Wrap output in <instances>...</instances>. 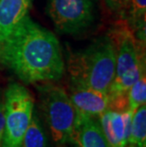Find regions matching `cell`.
I'll return each instance as SVG.
<instances>
[{"instance_id":"1","label":"cell","mask_w":146,"mask_h":147,"mask_svg":"<svg viewBox=\"0 0 146 147\" xmlns=\"http://www.w3.org/2000/svg\"><path fill=\"white\" fill-rule=\"evenodd\" d=\"M0 64L26 84L58 81L65 71L56 36L29 15L0 40Z\"/></svg>"},{"instance_id":"2","label":"cell","mask_w":146,"mask_h":147,"mask_svg":"<svg viewBox=\"0 0 146 147\" xmlns=\"http://www.w3.org/2000/svg\"><path fill=\"white\" fill-rule=\"evenodd\" d=\"M67 70L72 84L107 93L116 72V51L110 37L71 55Z\"/></svg>"},{"instance_id":"3","label":"cell","mask_w":146,"mask_h":147,"mask_svg":"<svg viewBox=\"0 0 146 147\" xmlns=\"http://www.w3.org/2000/svg\"><path fill=\"white\" fill-rule=\"evenodd\" d=\"M41 107L52 140L58 144L69 142L77 120V110L62 86L46 83L38 86Z\"/></svg>"},{"instance_id":"4","label":"cell","mask_w":146,"mask_h":147,"mask_svg":"<svg viewBox=\"0 0 146 147\" xmlns=\"http://www.w3.org/2000/svg\"><path fill=\"white\" fill-rule=\"evenodd\" d=\"M34 100L22 84L12 83L5 92V126L1 147H20L33 116Z\"/></svg>"},{"instance_id":"5","label":"cell","mask_w":146,"mask_h":147,"mask_svg":"<svg viewBox=\"0 0 146 147\" xmlns=\"http://www.w3.org/2000/svg\"><path fill=\"white\" fill-rule=\"evenodd\" d=\"M48 11L58 30L76 33L94 19L93 0H48Z\"/></svg>"},{"instance_id":"6","label":"cell","mask_w":146,"mask_h":147,"mask_svg":"<svg viewBox=\"0 0 146 147\" xmlns=\"http://www.w3.org/2000/svg\"><path fill=\"white\" fill-rule=\"evenodd\" d=\"M116 51V72L119 77L127 71L144 64L142 53L132 30L127 24H119L110 34Z\"/></svg>"},{"instance_id":"7","label":"cell","mask_w":146,"mask_h":147,"mask_svg":"<svg viewBox=\"0 0 146 147\" xmlns=\"http://www.w3.org/2000/svg\"><path fill=\"white\" fill-rule=\"evenodd\" d=\"M133 113L130 109L122 112L107 109L99 116L102 132L110 147H126L131 131Z\"/></svg>"},{"instance_id":"8","label":"cell","mask_w":146,"mask_h":147,"mask_svg":"<svg viewBox=\"0 0 146 147\" xmlns=\"http://www.w3.org/2000/svg\"><path fill=\"white\" fill-rule=\"evenodd\" d=\"M69 98L77 113L97 118L108 109L109 97L105 92L72 84Z\"/></svg>"},{"instance_id":"9","label":"cell","mask_w":146,"mask_h":147,"mask_svg":"<svg viewBox=\"0 0 146 147\" xmlns=\"http://www.w3.org/2000/svg\"><path fill=\"white\" fill-rule=\"evenodd\" d=\"M69 142L76 147H110L100 121L96 118L77 113V120Z\"/></svg>"},{"instance_id":"10","label":"cell","mask_w":146,"mask_h":147,"mask_svg":"<svg viewBox=\"0 0 146 147\" xmlns=\"http://www.w3.org/2000/svg\"><path fill=\"white\" fill-rule=\"evenodd\" d=\"M32 0H0V40L28 15Z\"/></svg>"},{"instance_id":"11","label":"cell","mask_w":146,"mask_h":147,"mask_svg":"<svg viewBox=\"0 0 146 147\" xmlns=\"http://www.w3.org/2000/svg\"><path fill=\"white\" fill-rule=\"evenodd\" d=\"M126 147H146V106L141 105L133 113L131 131Z\"/></svg>"},{"instance_id":"12","label":"cell","mask_w":146,"mask_h":147,"mask_svg":"<svg viewBox=\"0 0 146 147\" xmlns=\"http://www.w3.org/2000/svg\"><path fill=\"white\" fill-rule=\"evenodd\" d=\"M20 147H48V139L37 116H32L25 132Z\"/></svg>"},{"instance_id":"13","label":"cell","mask_w":146,"mask_h":147,"mask_svg":"<svg viewBox=\"0 0 146 147\" xmlns=\"http://www.w3.org/2000/svg\"><path fill=\"white\" fill-rule=\"evenodd\" d=\"M126 11L132 26L136 29L144 30L146 0H127L124 12Z\"/></svg>"},{"instance_id":"14","label":"cell","mask_w":146,"mask_h":147,"mask_svg":"<svg viewBox=\"0 0 146 147\" xmlns=\"http://www.w3.org/2000/svg\"><path fill=\"white\" fill-rule=\"evenodd\" d=\"M146 102V78L145 72L141 75L128 91V107L134 112Z\"/></svg>"},{"instance_id":"15","label":"cell","mask_w":146,"mask_h":147,"mask_svg":"<svg viewBox=\"0 0 146 147\" xmlns=\"http://www.w3.org/2000/svg\"><path fill=\"white\" fill-rule=\"evenodd\" d=\"M108 8L114 12L123 13L127 0H105Z\"/></svg>"},{"instance_id":"16","label":"cell","mask_w":146,"mask_h":147,"mask_svg":"<svg viewBox=\"0 0 146 147\" xmlns=\"http://www.w3.org/2000/svg\"><path fill=\"white\" fill-rule=\"evenodd\" d=\"M5 126V109H4V102L0 100V142L2 140L3 133H4Z\"/></svg>"},{"instance_id":"17","label":"cell","mask_w":146,"mask_h":147,"mask_svg":"<svg viewBox=\"0 0 146 147\" xmlns=\"http://www.w3.org/2000/svg\"><path fill=\"white\" fill-rule=\"evenodd\" d=\"M0 147H1V142H0Z\"/></svg>"}]
</instances>
